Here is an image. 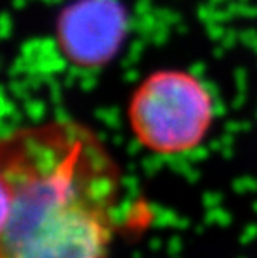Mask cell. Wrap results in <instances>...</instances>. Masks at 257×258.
Returning a JSON list of instances; mask_svg holds the SVG:
<instances>
[{"label":"cell","mask_w":257,"mask_h":258,"mask_svg":"<svg viewBox=\"0 0 257 258\" xmlns=\"http://www.w3.org/2000/svg\"><path fill=\"white\" fill-rule=\"evenodd\" d=\"M0 258H106L120 172L75 120L20 127L0 148Z\"/></svg>","instance_id":"cell-1"},{"label":"cell","mask_w":257,"mask_h":258,"mask_svg":"<svg viewBox=\"0 0 257 258\" xmlns=\"http://www.w3.org/2000/svg\"><path fill=\"white\" fill-rule=\"evenodd\" d=\"M127 115L142 147L159 155H177L204 140L214 120V98L195 75L161 70L137 85Z\"/></svg>","instance_id":"cell-2"},{"label":"cell","mask_w":257,"mask_h":258,"mask_svg":"<svg viewBox=\"0 0 257 258\" xmlns=\"http://www.w3.org/2000/svg\"><path fill=\"white\" fill-rule=\"evenodd\" d=\"M127 34V14L119 0H77L59 15L60 53L75 67L95 69L117 55Z\"/></svg>","instance_id":"cell-3"}]
</instances>
